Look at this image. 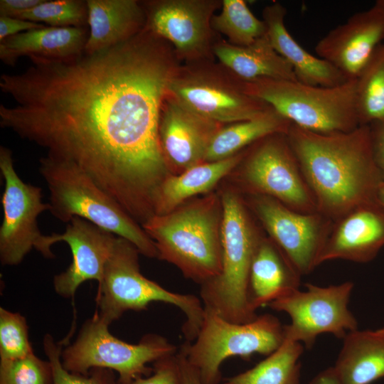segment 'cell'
<instances>
[{
  "instance_id": "obj_34",
  "label": "cell",
  "mask_w": 384,
  "mask_h": 384,
  "mask_svg": "<svg viewBox=\"0 0 384 384\" xmlns=\"http://www.w3.org/2000/svg\"><path fill=\"white\" fill-rule=\"evenodd\" d=\"M43 349L53 371V384H117V378L113 370L92 368L87 375L68 371L61 362L62 345L55 342L50 334L45 335Z\"/></svg>"
},
{
  "instance_id": "obj_14",
  "label": "cell",
  "mask_w": 384,
  "mask_h": 384,
  "mask_svg": "<svg viewBox=\"0 0 384 384\" xmlns=\"http://www.w3.org/2000/svg\"><path fill=\"white\" fill-rule=\"evenodd\" d=\"M0 170L4 180L1 197L3 220L0 228V261L2 265L20 264L33 249L40 252L44 235L38 215L50 210L42 201L40 187L25 183L16 173L11 151L0 146Z\"/></svg>"
},
{
  "instance_id": "obj_37",
  "label": "cell",
  "mask_w": 384,
  "mask_h": 384,
  "mask_svg": "<svg viewBox=\"0 0 384 384\" xmlns=\"http://www.w3.org/2000/svg\"><path fill=\"white\" fill-rule=\"evenodd\" d=\"M369 127L374 160L384 183V124L373 123Z\"/></svg>"
},
{
  "instance_id": "obj_42",
  "label": "cell",
  "mask_w": 384,
  "mask_h": 384,
  "mask_svg": "<svg viewBox=\"0 0 384 384\" xmlns=\"http://www.w3.org/2000/svg\"><path fill=\"white\" fill-rule=\"evenodd\" d=\"M375 3L384 9V0H378Z\"/></svg>"
},
{
  "instance_id": "obj_43",
  "label": "cell",
  "mask_w": 384,
  "mask_h": 384,
  "mask_svg": "<svg viewBox=\"0 0 384 384\" xmlns=\"http://www.w3.org/2000/svg\"><path fill=\"white\" fill-rule=\"evenodd\" d=\"M378 331H379L380 333H381V334H384V328H382V329H378Z\"/></svg>"
},
{
  "instance_id": "obj_1",
  "label": "cell",
  "mask_w": 384,
  "mask_h": 384,
  "mask_svg": "<svg viewBox=\"0 0 384 384\" xmlns=\"http://www.w3.org/2000/svg\"><path fill=\"white\" fill-rule=\"evenodd\" d=\"M4 73L0 125L82 169L135 221L154 215L172 174L159 139L164 102L179 61L146 28L117 46L63 60H36Z\"/></svg>"
},
{
  "instance_id": "obj_8",
  "label": "cell",
  "mask_w": 384,
  "mask_h": 384,
  "mask_svg": "<svg viewBox=\"0 0 384 384\" xmlns=\"http://www.w3.org/2000/svg\"><path fill=\"white\" fill-rule=\"evenodd\" d=\"M204 311L196 338L185 341L178 349L198 371L202 384H220L225 360L233 356L248 359L255 353L267 356L284 341V325L274 315L265 314L250 322L236 324Z\"/></svg>"
},
{
  "instance_id": "obj_27",
  "label": "cell",
  "mask_w": 384,
  "mask_h": 384,
  "mask_svg": "<svg viewBox=\"0 0 384 384\" xmlns=\"http://www.w3.org/2000/svg\"><path fill=\"white\" fill-rule=\"evenodd\" d=\"M292 123L270 107L253 119L221 127L214 135L204 162L216 161L240 152L247 146L275 133H287Z\"/></svg>"
},
{
  "instance_id": "obj_24",
  "label": "cell",
  "mask_w": 384,
  "mask_h": 384,
  "mask_svg": "<svg viewBox=\"0 0 384 384\" xmlns=\"http://www.w3.org/2000/svg\"><path fill=\"white\" fill-rule=\"evenodd\" d=\"M300 274L271 240L263 238L250 272L249 296L255 310L299 289Z\"/></svg>"
},
{
  "instance_id": "obj_6",
  "label": "cell",
  "mask_w": 384,
  "mask_h": 384,
  "mask_svg": "<svg viewBox=\"0 0 384 384\" xmlns=\"http://www.w3.org/2000/svg\"><path fill=\"white\" fill-rule=\"evenodd\" d=\"M139 254L132 242L117 237L98 284L95 313L110 325L127 311L146 310L152 302L172 304L184 314L181 331L185 341L192 342L204 317L201 299L193 294L171 292L145 277L140 272Z\"/></svg>"
},
{
  "instance_id": "obj_18",
  "label": "cell",
  "mask_w": 384,
  "mask_h": 384,
  "mask_svg": "<svg viewBox=\"0 0 384 384\" xmlns=\"http://www.w3.org/2000/svg\"><path fill=\"white\" fill-rule=\"evenodd\" d=\"M222 124L205 118L169 95L161 111L159 139L171 173L204 162L210 143Z\"/></svg>"
},
{
  "instance_id": "obj_23",
  "label": "cell",
  "mask_w": 384,
  "mask_h": 384,
  "mask_svg": "<svg viewBox=\"0 0 384 384\" xmlns=\"http://www.w3.org/2000/svg\"><path fill=\"white\" fill-rule=\"evenodd\" d=\"M214 57L243 82L268 78L297 80L290 65L274 49L267 34L247 46H236L220 38Z\"/></svg>"
},
{
  "instance_id": "obj_16",
  "label": "cell",
  "mask_w": 384,
  "mask_h": 384,
  "mask_svg": "<svg viewBox=\"0 0 384 384\" xmlns=\"http://www.w3.org/2000/svg\"><path fill=\"white\" fill-rule=\"evenodd\" d=\"M117 237L80 217L73 218L64 233L44 235L40 251L43 256L53 258L50 248L58 242H65L72 253L70 266L53 277L55 292L64 298H73L85 281L95 279L100 284Z\"/></svg>"
},
{
  "instance_id": "obj_12",
  "label": "cell",
  "mask_w": 384,
  "mask_h": 384,
  "mask_svg": "<svg viewBox=\"0 0 384 384\" xmlns=\"http://www.w3.org/2000/svg\"><path fill=\"white\" fill-rule=\"evenodd\" d=\"M304 286L305 291L294 289L267 305L291 318V323L284 325L286 339L303 343L309 349L321 334L330 333L343 339L358 329L357 320L348 309L352 282L328 287L310 283Z\"/></svg>"
},
{
  "instance_id": "obj_20",
  "label": "cell",
  "mask_w": 384,
  "mask_h": 384,
  "mask_svg": "<svg viewBox=\"0 0 384 384\" xmlns=\"http://www.w3.org/2000/svg\"><path fill=\"white\" fill-rule=\"evenodd\" d=\"M286 14L285 7L274 2L264 8L262 20L272 47L290 65L297 81L314 86L335 87L349 80L331 63L298 43L286 28Z\"/></svg>"
},
{
  "instance_id": "obj_35",
  "label": "cell",
  "mask_w": 384,
  "mask_h": 384,
  "mask_svg": "<svg viewBox=\"0 0 384 384\" xmlns=\"http://www.w3.org/2000/svg\"><path fill=\"white\" fill-rule=\"evenodd\" d=\"M127 384H182L177 353L155 361L151 375L139 377Z\"/></svg>"
},
{
  "instance_id": "obj_22",
  "label": "cell",
  "mask_w": 384,
  "mask_h": 384,
  "mask_svg": "<svg viewBox=\"0 0 384 384\" xmlns=\"http://www.w3.org/2000/svg\"><path fill=\"white\" fill-rule=\"evenodd\" d=\"M88 38L84 53L96 52L125 42L146 27L144 6L136 0H87Z\"/></svg>"
},
{
  "instance_id": "obj_28",
  "label": "cell",
  "mask_w": 384,
  "mask_h": 384,
  "mask_svg": "<svg viewBox=\"0 0 384 384\" xmlns=\"http://www.w3.org/2000/svg\"><path fill=\"white\" fill-rule=\"evenodd\" d=\"M304 347L284 338L274 352L254 367L227 378L223 384H299Z\"/></svg>"
},
{
  "instance_id": "obj_9",
  "label": "cell",
  "mask_w": 384,
  "mask_h": 384,
  "mask_svg": "<svg viewBox=\"0 0 384 384\" xmlns=\"http://www.w3.org/2000/svg\"><path fill=\"white\" fill-rule=\"evenodd\" d=\"M109 326L96 313L82 325L76 340L61 353V362L69 372L87 375L94 368L118 373L117 383L127 384L151 374L150 363L176 354L177 347L157 334L144 335L136 344L114 336Z\"/></svg>"
},
{
  "instance_id": "obj_25",
  "label": "cell",
  "mask_w": 384,
  "mask_h": 384,
  "mask_svg": "<svg viewBox=\"0 0 384 384\" xmlns=\"http://www.w3.org/2000/svg\"><path fill=\"white\" fill-rule=\"evenodd\" d=\"M332 368L341 384H370L384 378V334L378 330L348 333Z\"/></svg>"
},
{
  "instance_id": "obj_41",
  "label": "cell",
  "mask_w": 384,
  "mask_h": 384,
  "mask_svg": "<svg viewBox=\"0 0 384 384\" xmlns=\"http://www.w3.org/2000/svg\"><path fill=\"white\" fill-rule=\"evenodd\" d=\"M378 202L384 207V184L380 188L378 196Z\"/></svg>"
},
{
  "instance_id": "obj_17",
  "label": "cell",
  "mask_w": 384,
  "mask_h": 384,
  "mask_svg": "<svg viewBox=\"0 0 384 384\" xmlns=\"http://www.w3.org/2000/svg\"><path fill=\"white\" fill-rule=\"evenodd\" d=\"M384 41V9L375 3L329 31L315 46L318 57L356 79Z\"/></svg>"
},
{
  "instance_id": "obj_2",
  "label": "cell",
  "mask_w": 384,
  "mask_h": 384,
  "mask_svg": "<svg viewBox=\"0 0 384 384\" xmlns=\"http://www.w3.org/2000/svg\"><path fill=\"white\" fill-rule=\"evenodd\" d=\"M287 137L318 213L335 221L357 208L379 203L384 183L374 160L369 125L323 134L292 124Z\"/></svg>"
},
{
  "instance_id": "obj_38",
  "label": "cell",
  "mask_w": 384,
  "mask_h": 384,
  "mask_svg": "<svg viewBox=\"0 0 384 384\" xmlns=\"http://www.w3.org/2000/svg\"><path fill=\"white\" fill-rule=\"evenodd\" d=\"M44 0H1L0 16L18 18Z\"/></svg>"
},
{
  "instance_id": "obj_19",
  "label": "cell",
  "mask_w": 384,
  "mask_h": 384,
  "mask_svg": "<svg viewBox=\"0 0 384 384\" xmlns=\"http://www.w3.org/2000/svg\"><path fill=\"white\" fill-rule=\"evenodd\" d=\"M384 246V207L375 203L357 208L333 221L317 266L332 260L368 262Z\"/></svg>"
},
{
  "instance_id": "obj_7",
  "label": "cell",
  "mask_w": 384,
  "mask_h": 384,
  "mask_svg": "<svg viewBox=\"0 0 384 384\" xmlns=\"http://www.w3.org/2000/svg\"><path fill=\"white\" fill-rule=\"evenodd\" d=\"M244 82L249 95L304 129L328 134L349 132L360 126L356 78L335 87L268 78Z\"/></svg>"
},
{
  "instance_id": "obj_3",
  "label": "cell",
  "mask_w": 384,
  "mask_h": 384,
  "mask_svg": "<svg viewBox=\"0 0 384 384\" xmlns=\"http://www.w3.org/2000/svg\"><path fill=\"white\" fill-rule=\"evenodd\" d=\"M222 215L221 198L211 193L154 215L142 227L154 242L159 259L202 285L222 270Z\"/></svg>"
},
{
  "instance_id": "obj_10",
  "label": "cell",
  "mask_w": 384,
  "mask_h": 384,
  "mask_svg": "<svg viewBox=\"0 0 384 384\" xmlns=\"http://www.w3.org/2000/svg\"><path fill=\"white\" fill-rule=\"evenodd\" d=\"M169 92L195 113L220 124L253 119L270 107L249 95L243 81L213 60L180 65Z\"/></svg>"
},
{
  "instance_id": "obj_26",
  "label": "cell",
  "mask_w": 384,
  "mask_h": 384,
  "mask_svg": "<svg viewBox=\"0 0 384 384\" xmlns=\"http://www.w3.org/2000/svg\"><path fill=\"white\" fill-rule=\"evenodd\" d=\"M245 151L229 158L203 162L178 174L169 175L159 188L154 202V214L169 213L191 197L208 192L239 165Z\"/></svg>"
},
{
  "instance_id": "obj_29",
  "label": "cell",
  "mask_w": 384,
  "mask_h": 384,
  "mask_svg": "<svg viewBox=\"0 0 384 384\" xmlns=\"http://www.w3.org/2000/svg\"><path fill=\"white\" fill-rule=\"evenodd\" d=\"M356 110L360 125L384 124V41L356 78Z\"/></svg>"
},
{
  "instance_id": "obj_39",
  "label": "cell",
  "mask_w": 384,
  "mask_h": 384,
  "mask_svg": "<svg viewBox=\"0 0 384 384\" xmlns=\"http://www.w3.org/2000/svg\"><path fill=\"white\" fill-rule=\"evenodd\" d=\"M177 357L182 384H202L198 371L188 363L181 351L178 350Z\"/></svg>"
},
{
  "instance_id": "obj_5",
  "label": "cell",
  "mask_w": 384,
  "mask_h": 384,
  "mask_svg": "<svg viewBox=\"0 0 384 384\" xmlns=\"http://www.w3.org/2000/svg\"><path fill=\"white\" fill-rule=\"evenodd\" d=\"M220 198L222 270L218 277L201 285L200 297L206 309L230 322L245 324L257 316L250 300L249 279L263 238L237 193L225 191Z\"/></svg>"
},
{
  "instance_id": "obj_31",
  "label": "cell",
  "mask_w": 384,
  "mask_h": 384,
  "mask_svg": "<svg viewBox=\"0 0 384 384\" xmlns=\"http://www.w3.org/2000/svg\"><path fill=\"white\" fill-rule=\"evenodd\" d=\"M18 18L35 23H46L52 27H86L87 6L82 0H44Z\"/></svg>"
},
{
  "instance_id": "obj_33",
  "label": "cell",
  "mask_w": 384,
  "mask_h": 384,
  "mask_svg": "<svg viewBox=\"0 0 384 384\" xmlns=\"http://www.w3.org/2000/svg\"><path fill=\"white\" fill-rule=\"evenodd\" d=\"M0 384H53L51 364L34 353L18 359L0 360Z\"/></svg>"
},
{
  "instance_id": "obj_4",
  "label": "cell",
  "mask_w": 384,
  "mask_h": 384,
  "mask_svg": "<svg viewBox=\"0 0 384 384\" xmlns=\"http://www.w3.org/2000/svg\"><path fill=\"white\" fill-rule=\"evenodd\" d=\"M39 172L50 191V210L68 223L80 217L132 242L139 253L157 257L154 242L120 205L75 164L47 154Z\"/></svg>"
},
{
  "instance_id": "obj_11",
  "label": "cell",
  "mask_w": 384,
  "mask_h": 384,
  "mask_svg": "<svg viewBox=\"0 0 384 384\" xmlns=\"http://www.w3.org/2000/svg\"><path fill=\"white\" fill-rule=\"evenodd\" d=\"M241 161L240 178L250 195L273 198L304 213L317 212L286 133L267 136L251 145Z\"/></svg>"
},
{
  "instance_id": "obj_13",
  "label": "cell",
  "mask_w": 384,
  "mask_h": 384,
  "mask_svg": "<svg viewBox=\"0 0 384 384\" xmlns=\"http://www.w3.org/2000/svg\"><path fill=\"white\" fill-rule=\"evenodd\" d=\"M146 28L169 43L178 61L213 60L218 41L211 26L218 0H160L144 3Z\"/></svg>"
},
{
  "instance_id": "obj_40",
  "label": "cell",
  "mask_w": 384,
  "mask_h": 384,
  "mask_svg": "<svg viewBox=\"0 0 384 384\" xmlns=\"http://www.w3.org/2000/svg\"><path fill=\"white\" fill-rule=\"evenodd\" d=\"M308 384H341L332 367L317 373Z\"/></svg>"
},
{
  "instance_id": "obj_36",
  "label": "cell",
  "mask_w": 384,
  "mask_h": 384,
  "mask_svg": "<svg viewBox=\"0 0 384 384\" xmlns=\"http://www.w3.org/2000/svg\"><path fill=\"white\" fill-rule=\"evenodd\" d=\"M44 26V24L18 18L0 16V41L9 36Z\"/></svg>"
},
{
  "instance_id": "obj_21",
  "label": "cell",
  "mask_w": 384,
  "mask_h": 384,
  "mask_svg": "<svg viewBox=\"0 0 384 384\" xmlns=\"http://www.w3.org/2000/svg\"><path fill=\"white\" fill-rule=\"evenodd\" d=\"M86 27L44 26L9 36L0 41V59L14 66L21 57L31 61L63 60L84 53Z\"/></svg>"
},
{
  "instance_id": "obj_32",
  "label": "cell",
  "mask_w": 384,
  "mask_h": 384,
  "mask_svg": "<svg viewBox=\"0 0 384 384\" xmlns=\"http://www.w3.org/2000/svg\"><path fill=\"white\" fill-rule=\"evenodd\" d=\"M33 353L26 318L0 308V360H14Z\"/></svg>"
},
{
  "instance_id": "obj_30",
  "label": "cell",
  "mask_w": 384,
  "mask_h": 384,
  "mask_svg": "<svg viewBox=\"0 0 384 384\" xmlns=\"http://www.w3.org/2000/svg\"><path fill=\"white\" fill-rule=\"evenodd\" d=\"M211 26L236 46H249L267 34L265 21L257 18L242 0L222 1L221 11L213 16Z\"/></svg>"
},
{
  "instance_id": "obj_15",
  "label": "cell",
  "mask_w": 384,
  "mask_h": 384,
  "mask_svg": "<svg viewBox=\"0 0 384 384\" xmlns=\"http://www.w3.org/2000/svg\"><path fill=\"white\" fill-rule=\"evenodd\" d=\"M250 203L271 240L300 275L312 272L333 221L318 212H297L266 196L251 195Z\"/></svg>"
}]
</instances>
